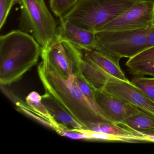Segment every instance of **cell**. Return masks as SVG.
Wrapping results in <instances>:
<instances>
[{
  "label": "cell",
  "mask_w": 154,
  "mask_h": 154,
  "mask_svg": "<svg viewBox=\"0 0 154 154\" xmlns=\"http://www.w3.org/2000/svg\"><path fill=\"white\" fill-rule=\"evenodd\" d=\"M138 2L137 0H81L60 20L87 30L98 32Z\"/></svg>",
  "instance_id": "obj_3"
},
{
  "label": "cell",
  "mask_w": 154,
  "mask_h": 154,
  "mask_svg": "<svg viewBox=\"0 0 154 154\" xmlns=\"http://www.w3.org/2000/svg\"><path fill=\"white\" fill-rule=\"evenodd\" d=\"M118 125L147 134H154V118L141 111L131 115Z\"/></svg>",
  "instance_id": "obj_16"
},
{
  "label": "cell",
  "mask_w": 154,
  "mask_h": 154,
  "mask_svg": "<svg viewBox=\"0 0 154 154\" xmlns=\"http://www.w3.org/2000/svg\"><path fill=\"white\" fill-rule=\"evenodd\" d=\"M42 95L36 91L31 92L26 98V102L33 112L49 121L54 125L55 131L63 124L59 123L50 114L48 110L42 102Z\"/></svg>",
  "instance_id": "obj_17"
},
{
  "label": "cell",
  "mask_w": 154,
  "mask_h": 154,
  "mask_svg": "<svg viewBox=\"0 0 154 154\" xmlns=\"http://www.w3.org/2000/svg\"><path fill=\"white\" fill-rule=\"evenodd\" d=\"M147 28L122 31L96 32L93 50L99 51L120 61L130 58L149 48Z\"/></svg>",
  "instance_id": "obj_5"
},
{
  "label": "cell",
  "mask_w": 154,
  "mask_h": 154,
  "mask_svg": "<svg viewBox=\"0 0 154 154\" xmlns=\"http://www.w3.org/2000/svg\"><path fill=\"white\" fill-rule=\"evenodd\" d=\"M42 47L33 36L20 30L0 37V84L10 85L20 80L37 64Z\"/></svg>",
  "instance_id": "obj_2"
},
{
  "label": "cell",
  "mask_w": 154,
  "mask_h": 154,
  "mask_svg": "<svg viewBox=\"0 0 154 154\" xmlns=\"http://www.w3.org/2000/svg\"><path fill=\"white\" fill-rule=\"evenodd\" d=\"M131 82L154 102V77H136Z\"/></svg>",
  "instance_id": "obj_20"
},
{
  "label": "cell",
  "mask_w": 154,
  "mask_h": 154,
  "mask_svg": "<svg viewBox=\"0 0 154 154\" xmlns=\"http://www.w3.org/2000/svg\"><path fill=\"white\" fill-rule=\"evenodd\" d=\"M88 129L94 132L118 137L122 139V141L124 142L146 141L144 133L130 130L110 122H103L93 124Z\"/></svg>",
  "instance_id": "obj_13"
},
{
  "label": "cell",
  "mask_w": 154,
  "mask_h": 154,
  "mask_svg": "<svg viewBox=\"0 0 154 154\" xmlns=\"http://www.w3.org/2000/svg\"><path fill=\"white\" fill-rule=\"evenodd\" d=\"M42 102L50 114L59 123L70 129H85L84 127L67 112L52 96L45 93L42 95Z\"/></svg>",
  "instance_id": "obj_14"
},
{
  "label": "cell",
  "mask_w": 154,
  "mask_h": 154,
  "mask_svg": "<svg viewBox=\"0 0 154 154\" xmlns=\"http://www.w3.org/2000/svg\"><path fill=\"white\" fill-rule=\"evenodd\" d=\"M59 20L55 38L69 42L82 50H93L96 32L79 27L63 20Z\"/></svg>",
  "instance_id": "obj_10"
},
{
  "label": "cell",
  "mask_w": 154,
  "mask_h": 154,
  "mask_svg": "<svg viewBox=\"0 0 154 154\" xmlns=\"http://www.w3.org/2000/svg\"><path fill=\"white\" fill-rule=\"evenodd\" d=\"M103 90L154 118V102L128 80L110 75Z\"/></svg>",
  "instance_id": "obj_8"
},
{
  "label": "cell",
  "mask_w": 154,
  "mask_h": 154,
  "mask_svg": "<svg viewBox=\"0 0 154 154\" xmlns=\"http://www.w3.org/2000/svg\"><path fill=\"white\" fill-rule=\"evenodd\" d=\"M17 109L18 111L22 113L26 114V115L28 116L29 117H31L33 118L34 119L36 120L37 121L40 122L41 124H43L47 127L52 128V129L54 130V127L53 124L51 123L49 121L45 119L43 117H41L40 115L38 114H36L34 112L31 111L30 110L27 109L26 108H23V107H17Z\"/></svg>",
  "instance_id": "obj_23"
},
{
  "label": "cell",
  "mask_w": 154,
  "mask_h": 154,
  "mask_svg": "<svg viewBox=\"0 0 154 154\" xmlns=\"http://www.w3.org/2000/svg\"><path fill=\"white\" fill-rule=\"evenodd\" d=\"M81 0H49L52 11L59 20L63 18Z\"/></svg>",
  "instance_id": "obj_18"
},
{
  "label": "cell",
  "mask_w": 154,
  "mask_h": 154,
  "mask_svg": "<svg viewBox=\"0 0 154 154\" xmlns=\"http://www.w3.org/2000/svg\"><path fill=\"white\" fill-rule=\"evenodd\" d=\"M75 77L76 83L78 85L80 90H81L85 96L86 97L88 101L92 105L93 107L95 109L97 110L102 115L104 116L96 105L95 98H94V89L85 81V79L83 77L81 73L75 75Z\"/></svg>",
  "instance_id": "obj_19"
},
{
  "label": "cell",
  "mask_w": 154,
  "mask_h": 154,
  "mask_svg": "<svg viewBox=\"0 0 154 154\" xmlns=\"http://www.w3.org/2000/svg\"><path fill=\"white\" fill-rule=\"evenodd\" d=\"M147 39L149 47L154 46V31H151L148 29L147 33Z\"/></svg>",
  "instance_id": "obj_24"
},
{
  "label": "cell",
  "mask_w": 154,
  "mask_h": 154,
  "mask_svg": "<svg viewBox=\"0 0 154 154\" xmlns=\"http://www.w3.org/2000/svg\"><path fill=\"white\" fill-rule=\"evenodd\" d=\"M82 51L84 57L86 60L110 75L123 81L128 80L120 66L119 60L96 50Z\"/></svg>",
  "instance_id": "obj_11"
},
{
  "label": "cell",
  "mask_w": 154,
  "mask_h": 154,
  "mask_svg": "<svg viewBox=\"0 0 154 154\" xmlns=\"http://www.w3.org/2000/svg\"><path fill=\"white\" fill-rule=\"evenodd\" d=\"M41 56L53 70L63 78L81 73L82 52L69 42L54 38L46 48H42Z\"/></svg>",
  "instance_id": "obj_6"
},
{
  "label": "cell",
  "mask_w": 154,
  "mask_h": 154,
  "mask_svg": "<svg viewBox=\"0 0 154 154\" xmlns=\"http://www.w3.org/2000/svg\"><path fill=\"white\" fill-rule=\"evenodd\" d=\"M20 16L19 27L31 35L45 49L54 39L57 23L44 0H18Z\"/></svg>",
  "instance_id": "obj_4"
},
{
  "label": "cell",
  "mask_w": 154,
  "mask_h": 154,
  "mask_svg": "<svg viewBox=\"0 0 154 154\" xmlns=\"http://www.w3.org/2000/svg\"><path fill=\"white\" fill-rule=\"evenodd\" d=\"M59 135L74 140H90L89 136L86 134L75 131L72 129L63 125L55 131Z\"/></svg>",
  "instance_id": "obj_22"
},
{
  "label": "cell",
  "mask_w": 154,
  "mask_h": 154,
  "mask_svg": "<svg viewBox=\"0 0 154 154\" xmlns=\"http://www.w3.org/2000/svg\"><path fill=\"white\" fill-rule=\"evenodd\" d=\"M18 3V0H0V29H2L13 6Z\"/></svg>",
  "instance_id": "obj_21"
},
{
  "label": "cell",
  "mask_w": 154,
  "mask_h": 154,
  "mask_svg": "<svg viewBox=\"0 0 154 154\" xmlns=\"http://www.w3.org/2000/svg\"><path fill=\"white\" fill-rule=\"evenodd\" d=\"M80 71L85 81L96 91L103 90L111 75L87 61L84 57L83 55L80 63Z\"/></svg>",
  "instance_id": "obj_15"
},
{
  "label": "cell",
  "mask_w": 154,
  "mask_h": 154,
  "mask_svg": "<svg viewBox=\"0 0 154 154\" xmlns=\"http://www.w3.org/2000/svg\"><path fill=\"white\" fill-rule=\"evenodd\" d=\"M97 107L112 123L119 124L127 118L142 111L104 90H94Z\"/></svg>",
  "instance_id": "obj_9"
},
{
  "label": "cell",
  "mask_w": 154,
  "mask_h": 154,
  "mask_svg": "<svg viewBox=\"0 0 154 154\" xmlns=\"http://www.w3.org/2000/svg\"><path fill=\"white\" fill-rule=\"evenodd\" d=\"M126 65L131 74L154 77V46L147 48L129 58Z\"/></svg>",
  "instance_id": "obj_12"
},
{
  "label": "cell",
  "mask_w": 154,
  "mask_h": 154,
  "mask_svg": "<svg viewBox=\"0 0 154 154\" xmlns=\"http://www.w3.org/2000/svg\"><path fill=\"white\" fill-rule=\"evenodd\" d=\"M145 134V137L146 139V141H150V142H154V134Z\"/></svg>",
  "instance_id": "obj_25"
},
{
  "label": "cell",
  "mask_w": 154,
  "mask_h": 154,
  "mask_svg": "<svg viewBox=\"0 0 154 154\" xmlns=\"http://www.w3.org/2000/svg\"><path fill=\"white\" fill-rule=\"evenodd\" d=\"M137 1H154V0H137Z\"/></svg>",
  "instance_id": "obj_27"
},
{
  "label": "cell",
  "mask_w": 154,
  "mask_h": 154,
  "mask_svg": "<svg viewBox=\"0 0 154 154\" xmlns=\"http://www.w3.org/2000/svg\"><path fill=\"white\" fill-rule=\"evenodd\" d=\"M154 23V1L138 2L99 31L137 30Z\"/></svg>",
  "instance_id": "obj_7"
},
{
  "label": "cell",
  "mask_w": 154,
  "mask_h": 154,
  "mask_svg": "<svg viewBox=\"0 0 154 154\" xmlns=\"http://www.w3.org/2000/svg\"><path fill=\"white\" fill-rule=\"evenodd\" d=\"M38 72L45 93L52 96L85 129L95 123H112L88 101L76 83L74 75L68 78L62 77L44 59L38 67Z\"/></svg>",
  "instance_id": "obj_1"
},
{
  "label": "cell",
  "mask_w": 154,
  "mask_h": 154,
  "mask_svg": "<svg viewBox=\"0 0 154 154\" xmlns=\"http://www.w3.org/2000/svg\"><path fill=\"white\" fill-rule=\"evenodd\" d=\"M148 29H149V30H151V31H154V23L152 25V26H150L148 28Z\"/></svg>",
  "instance_id": "obj_26"
}]
</instances>
